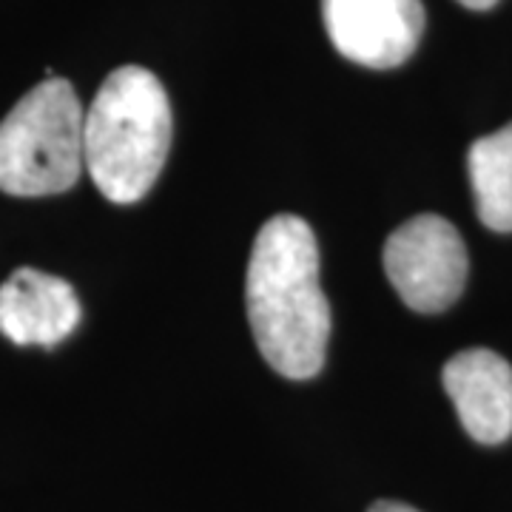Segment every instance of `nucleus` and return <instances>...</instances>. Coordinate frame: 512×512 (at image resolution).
Masks as SVG:
<instances>
[{
	"instance_id": "f257e3e1",
	"label": "nucleus",
	"mask_w": 512,
	"mask_h": 512,
	"mask_svg": "<svg viewBox=\"0 0 512 512\" xmlns=\"http://www.w3.org/2000/svg\"><path fill=\"white\" fill-rule=\"evenodd\" d=\"M245 305L256 348L285 379H313L328 353L330 305L319 285V245L293 214L268 220L254 239Z\"/></svg>"
},
{
	"instance_id": "f03ea898",
	"label": "nucleus",
	"mask_w": 512,
	"mask_h": 512,
	"mask_svg": "<svg viewBox=\"0 0 512 512\" xmlns=\"http://www.w3.org/2000/svg\"><path fill=\"white\" fill-rule=\"evenodd\" d=\"M171 128L160 77L143 66L114 69L83 117V163L97 191L117 205L143 200L163 171Z\"/></svg>"
},
{
	"instance_id": "7ed1b4c3",
	"label": "nucleus",
	"mask_w": 512,
	"mask_h": 512,
	"mask_svg": "<svg viewBox=\"0 0 512 512\" xmlns=\"http://www.w3.org/2000/svg\"><path fill=\"white\" fill-rule=\"evenodd\" d=\"M83 117L72 83L46 77L0 123V191L52 197L83 174Z\"/></svg>"
},
{
	"instance_id": "20e7f679",
	"label": "nucleus",
	"mask_w": 512,
	"mask_h": 512,
	"mask_svg": "<svg viewBox=\"0 0 512 512\" xmlns=\"http://www.w3.org/2000/svg\"><path fill=\"white\" fill-rule=\"evenodd\" d=\"M384 274L416 313H441L467 285V248L453 222L421 214L399 225L384 242Z\"/></svg>"
},
{
	"instance_id": "39448f33",
	"label": "nucleus",
	"mask_w": 512,
	"mask_h": 512,
	"mask_svg": "<svg viewBox=\"0 0 512 512\" xmlns=\"http://www.w3.org/2000/svg\"><path fill=\"white\" fill-rule=\"evenodd\" d=\"M336 52L367 69H396L424 35L421 0H322Z\"/></svg>"
},
{
	"instance_id": "423d86ee",
	"label": "nucleus",
	"mask_w": 512,
	"mask_h": 512,
	"mask_svg": "<svg viewBox=\"0 0 512 512\" xmlns=\"http://www.w3.org/2000/svg\"><path fill=\"white\" fill-rule=\"evenodd\" d=\"M456 404L458 421L478 444H501L512 436V367L495 350L456 353L441 373Z\"/></svg>"
},
{
	"instance_id": "0eeeda50",
	"label": "nucleus",
	"mask_w": 512,
	"mask_h": 512,
	"mask_svg": "<svg viewBox=\"0 0 512 512\" xmlns=\"http://www.w3.org/2000/svg\"><path fill=\"white\" fill-rule=\"evenodd\" d=\"M80 325V302L60 276L18 268L0 285V333L15 345L55 348Z\"/></svg>"
},
{
	"instance_id": "6e6552de",
	"label": "nucleus",
	"mask_w": 512,
	"mask_h": 512,
	"mask_svg": "<svg viewBox=\"0 0 512 512\" xmlns=\"http://www.w3.org/2000/svg\"><path fill=\"white\" fill-rule=\"evenodd\" d=\"M478 220L490 231H512V123L481 137L467 154Z\"/></svg>"
},
{
	"instance_id": "1a4fd4ad",
	"label": "nucleus",
	"mask_w": 512,
	"mask_h": 512,
	"mask_svg": "<svg viewBox=\"0 0 512 512\" xmlns=\"http://www.w3.org/2000/svg\"><path fill=\"white\" fill-rule=\"evenodd\" d=\"M367 512H419L410 504H402V501H376Z\"/></svg>"
},
{
	"instance_id": "9d476101",
	"label": "nucleus",
	"mask_w": 512,
	"mask_h": 512,
	"mask_svg": "<svg viewBox=\"0 0 512 512\" xmlns=\"http://www.w3.org/2000/svg\"><path fill=\"white\" fill-rule=\"evenodd\" d=\"M461 6H467V9H476V12H484V9H493L498 0H458Z\"/></svg>"
}]
</instances>
